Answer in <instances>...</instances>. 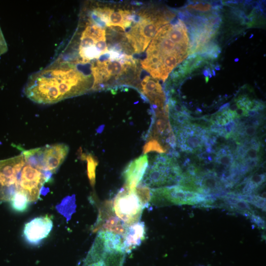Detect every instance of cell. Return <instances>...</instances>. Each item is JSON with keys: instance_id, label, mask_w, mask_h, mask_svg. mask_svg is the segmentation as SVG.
<instances>
[{"instance_id": "obj_11", "label": "cell", "mask_w": 266, "mask_h": 266, "mask_svg": "<svg viewBox=\"0 0 266 266\" xmlns=\"http://www.w3.org/2000/svg\"><path fill=\"white\" fill-rule=\"evenodd\" d=\"M151 124L145 135L146 139L158 141L169 151L176 147V138L169 118V109L166 104L163 108H154Z\"/></svg>"}, {"instance_id": "obj_6", "label": "cell", "mask_w": 266, "mask_h": 266, "mask_svg": "<svg viewBox=\"0 0 266 266\" xmlns=\"http://www.w3.org/2000/svg\"><path fill=\"white\" fill-rule=\"evenodd\" d=\"M182 173L180 167L172 155L160 154L154 157L148 166L139 184L150 188L178 183Z\"/></svg>"}, {"instance_id": "obj_23", "label": "cell", "mask_w": 266, "mask_h": 266, "mask_svg": "<svg viewBox=\"0 0 266 266\" xmlns=\"http://www.w3.org/2000/svg\"><path fill=\"white\" fill-rule=\"evenodd\" d=\"M82 160H86L87 163V175L90 185L94 187L96 183V169L98 165L96 158L91 153H80Z\"/></svg>"}, {"instance_id": "obj_27", "label": "cell", "mask_w": 266, "mask_h": 266, "mask_svg": "<svg viewBox=\"0 0 266 266\" xmlns=\"http://www.w3.org/2000/svg\"><path fill=\"white\" fill-rule=\"evenodd\" d=\"M62 212H64L65 216L68 217H70L71 214L75 211L76 205L75 204V197H68L63 201Z\"/></svg>"}, {"instance_id": "obj_3", "label": "cell", "mask_w": 266, "mask_h": 266, "mask_svg": "<svg viewBox=\"0 0 266 266\" xmlns=\"http://www.w3.org/2000/svg\"><path fill=\"white\" fill-rule=\"evenodd\" d=\"M108 54V58L99 59L91 64L92 90L132 84L137 77V65L132 56L113 51Z\"/></svg>"}, {"instance_id": "obj_8", "label": "cell", "mask_w": 266, "mask_h": 266, "mask_svg": "<svg viewBox=\"0 0 266 266\" xmlns=\"http://www.w3.org/2000/svg\"><path fill=\"white\" fill-rule=\"evenodd\" d=\"M176 138V147L187 153L200 152L203 148L212 151L215 139L210 138L209 131L198 124L189 123L173 129Z\"/></svg>"}, {"instance_id": "obj_19", "label": "cell", "mask_w": 266, "mask_h": 266, "mask_svg": "<svg viewBox=\"0 0 266 266\" xmlns=\"http://www.w3.org/2000/svg\"><path fill=\"white\" fill-rule=\"evenodd\" d=\"M213 161L216 164L230 169L235 162L234 152L229 146H223L215 153Z\"/></svg>"}, {"instance_id": "obj_1", "label": "cell", "mask_w": 266, "mask_h": 266, "mask_svg": "<svg viewBox=\"0 0 266 266\" xmlns=\"http://www.w3.org/2000/svg\"><path fill=\"white\" fill-rule=\"evenodd\" d=\"M93 78L77 65L59 56L45 67L31 74L23 89L34 102L55 103L92 90Z\"/></svg>"}, {"instance_id": "obj_9", "label": "cell", "mask_w": 266, "mask_h": 266, "mask_svg": "<svg viewBox=\"0 0 266 266\" xmlns=\"http://www.w3.org/2000/svg\"><path fill=\"white\" fill-rule=\"evenodd\" d=\"M26 161L22 154L0 161V201H10L14 195L22 192L21 173Z\"/></svg>"}, {"instance_id": "obj_7", "label": "cell", "mask_w": 266, "mask_h": 266, "mask_svg": "<svg viewBox=\"0 0 266 266\" xmlns=\"http://www.w3.org/2000/svg\"><path fill=\"white\" fill-rule=\"evenodd\" d=\"M68 146L64 143L46 145L22 152L26 162L42 171L55 173L66 157Z\"/></svg>"}, {"instance_id": "obj_13", "label": "cell", "mask_w": 266, "mask_h": 266, "mask_svg": "<svg viewBox=\"0 0 266 266\" xmlns=\"http://www.w3.org/2000/svg\"><path fill=\"white\" fill-rule=\"evenodd\" d=\"M134 15L129 10L117 9L108 7H98L91 12L89 18L103 27H119L123 31L128 28L133 22Z\"/></svg>"}, {"instance_id": "obj_5", "label": "cell", "mask_w": 266, "mask_h": 266, "mask_svg": "<svg viewBox=\"0 0 266 266\" xmlns=\"http://www.w3.org/2000/svg\"><path fill=\"white\" fill-rule=\"evenodd\" d=\"M105 30L89 18L82 31L78 46L79 60L82 65L93 63L109 52L106 41Z\"/></svg>"}, {"instance_id": "obj_17", "label": "cell", "mask_w": 266, "mask_h": 266, "mask_svg": "<svg viewBox=\"0 0 266 266\" xmlns=\"http://www.w3.org/2000/svg\"><path fill=\"white\" fill-rule=\"evenodd\" d=\"M145 224L142 222H136L127 228L123 236L125 253H129L139 246L145 237Z\"/></svg>"}, {"instance_id": "obj_4", "label": "cell", "mask_w": 266, "mask_h": 266, "mask_svg": "<svg viewBox=\"0 0 266 266\" xmlns=\"http://www.w3.org/2000/svg\"><path fill=\"white\" fill-rule=\"evenodd\" d=\"M174 17V15L170 12H143L136 21L134 19L133 25L126 34L134 52H144L159 29L170 22Z\"/></svg>"}, {"instance_id": "obj_20", "label": "cell", "mask_w": 266, "mask_h": 266, "mask_svg": "<svg viewBox=\"0 0 266 266\" xmlns=\"http://www.w3.org/2000/svg\"><path fill=\"white\" fill-rule=\"evenodd\" d=\"M128 227L117 217L113 216L104 221L97 231H108L123 236Z\"/></svg>"}, {"instance_id": "obj_28", "label": "cell", "mask_w": 266, "mask_h": 266, "mask_svg": "<svg viewBox=\"0 0 266 266\" xmlns=\"http://www.w3.org/2000/svg\"><path fill=\"white\" fill-rule=\"evenodd\" d=\"M218 6L217 3L215 5H213L208 2H197L194 4H188L187 6V8L188 10L193 9L199 12H206Z\"/></svg>"}, {"instance_id": "obj_22", "label": "cell", "mask_w": 266, "mask_h": 266, "mask_svg": "<svg viewBox=\"0 0 266 266\" xmlns=\"http://www.w3.org/2000/svg\"><path fill=\"white\" fill-rule=\"evenodd\" d=\"M227 203L231 208L235 211L242 213L245 215H252V211L246 201L234 196H227L226 198Z\"/></svg>"}, {"instance_id": "obj_14", "label": "cell", "mask_w": 266, "mask_h": 266, "mask_svg": "<svg viewBox=\"0 0 266 266\" xmlns=\"http://www.w3.org/2000/svg\"><path fill=\"white\" fill-rule=\"evenodd\" d=\"M53 226V219L49 215L34 218L25 224L23 237L28 243L38 245L49 235Z\"/></svg>"}, {"instance_id": "obj_15", "label": "cell", "mask_w": 266, "mask_h": 266, "mask_svg": "<svg viewBox=\"0 0 266 266\" xmlns=\"http://www.w3.org/2000/svg\"><path fill=\"white\" fill-rule=\"evenodd\" d=\"M148 166V157L146 154L135 159L125 168L122 176L124 185L132 191L140 183Z\"/></svg>"}, {"instance_id": "obj_30", "label": "cell", "mask_w": 266, "mask_h": 266, "mask_svg": "<svg viewBox=\"0 0 266 266\" xmlns=\"http://www.w3.org/2000/svg\"><path fill=\"white\" fill-rule=\"evenodd\" d=\"M83 266H100V261L98 262L85 261Z\"/></svg>"}, {"instance_id": "obj_25", "label": "cell", "mask_w": 266, "mask_h": 266, "mask_svg": "<svg viewBox=\"0 0 266 266\" xmlns=\"http://www.w3.org/2000/svg\"><path fill=\"white\" fill-rule=\"evenodd\" d=\"M134 192L144 208L148 207L152 197L151 189L147 186L139 184Z\"/></svg>"}, {"instance_id": "obj_24", "label": "cell", "mask_w": 266, "mask_h": 266, "mask_svg": "<svg viewBox=\"0 0 266 266\" xmlns=\"http://www.w3.org/2000/svg\"><path fill=\"white\" fill-rule=\"evenodd\" d=\"M10 202L12 208L18 212H25L31 202L27 194L22 192L15 193Z\"/></svg>"}, {"instance_id": "obj_12", "label": "cell", "mask_w": 266, "mask_h": 266, "mask_svg": "<svg viewBox=\"0 0 266 266\" xmlns=\"http://www.w3.org/2000/svg\"><path fill=\"white\" fill-rule=\"evenodd\" d=\"M152 197H160L178 205H194L210 201L205 195L179 185L151 189Z\"/></svg>"}, {"instance_id": "obj_2", "label": "cell", "mask_w": 266, "mask_h": 266, "mask_svg": "<svg viewBox=\"0 0 266 266\" xmlns=\"http://www.w3.org/2000/svg\"><path fill=\"white\" fill-rule=\"evenodd\" d=\"M190 52L187 27L178 19L159 29L146 50V58L140 64L152 78L165 81Z\"/></svg>"}, {"instance_id": "obj_10", "label": "cell", "mask_w": 266, "mask_h": 266, "mask_svg": "<svg viewBox=\"0 0 266 266\" xmlns=\"http://www.w3.org/2000/svg\"><path fill=\"white\" fill-rule=\"evenodd\" d=\"M112 201L115 214L126 226L138 222L144 208L134 191L124 185Z\"/></svg>"}, {"instance_id": "obj_18", "label": "cell", "mask_w": 266, "mask_h": 266, "mask_svg": "<svg viewBox=\"0 0 266 266\" xmlns=\"http://www.w3.org/2000/svg\"><path fill=\"white\" fill-rule=\"evenodd\" d=\"M106 251H119L124 253L123 236L108 231H100Z\"/></svg>"}, {"instance_id": "obj_26", "label": "cell", "mask_w": 266, "mask_h": 266, "mask_svg": "<svg viewBox=\"0 0 266 266\" xmlns=\"http://www.w3.org/2000/svg\"><path fill=\"white\" fill-rule=\"evenodd\" d=\"M151 152L165 154L169 151L158 141L153 139H147L143 147V154H146Z\"/></svg>"}, {"instance_id": "obj_21", "label": "cell", "mask_w": 266, "mask_h": 266, "mask_svg": "<svg viewBox=\"0 0 266 266\" xmlns=\"http://www.w3.org/2000/svg\"><path fill=\"white\" fill-rule=\"evenodd\" d=\"M265 173L255 174L245 180L240 184V195H251V193L260 187L265 181Z\"/></svg>"}, {"instance_id": "obj_16", "label": "cell", "mask_w": 266, "mask_h": 266, "mask_svg": "<svg viewBox=\"0 0 266 266\" xmlns=\"http://www.w3.org/2000/svg\"><path fill=\"white\" fill-rule=\"evenodd\" d=\"M141 93L153 108H163L166 101L165 94L159 81L149 76H146L141 82Z\"/></svg>"}, {"instance_id": "obj_29", "label": "cell", "mask_w": 266, "mask_h": 266, "mask_svg": "<svg viewBox=\"0 0 266 266\" xmlns=\"http://www.w3.org/2000/svg\"><path fill=\"white\" fill-rule=\"evenodd\" d=\"M7 50V45L0 28V55L5 53Z\"/></svg>"}]
</instances>
